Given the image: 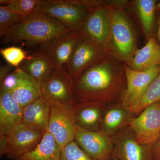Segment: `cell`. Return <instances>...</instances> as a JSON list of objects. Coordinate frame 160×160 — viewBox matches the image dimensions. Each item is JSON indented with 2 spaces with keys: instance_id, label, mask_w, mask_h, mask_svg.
Listing matches in <instances>:
<instances>
[{
  "instance_id": "cell-1",
  "label": "cell",
  "mask_w": 160,
  "mask_h": 160,
  "mask_svg": "<svg viewBox=\"0 0 160 160\" xmlns=\"http://www.w3.org/2000/svg\"><path fill=\"white\" fill-rule=\"evenodd\" d=\"M126 65L108 55L86 69L74 81L73 93L77 103L121 102L126 88Z\"/></svg>"
},
{
  "instance_id": "cell-2",
  "label": "cell",
  "mask_w": 160,
  "mask_h": 160,
  "mask_svg": "<svg viewBox=\"0 0 160 160\" xmlns=\"http://www.w3.org/2000/svg\"><path fill=\"white\" fill-rule=\"evenodd\" d=\"M71 30L57 20L37 12L12 27L4 37L6 41L17 42L26 41L41 45Z\"/></svg>"
},
{
  "instance_id": "cell-3",
  "label": "cell",
  "mask_w": 160,
  "mask_h": 160,
  "mask_svg": "<svg viewBox=\"0 0 160 160\" xmlns=\"http://www.w3.org/2000/svg\"><path fill=\"white\" fill-rule=\"evenodd\" d=\"M137 49L134 28L124 7L111 6L107 53L127 65L132 59Z\"/></svg>"
},
{
  "instance_id": "cell-4",
  "label": "cell",
  "mask_w": 160,
  "mask_h": 160,
  "mask_svg": "<svg viewBox=\"0 0 160 160\" xmlns=\"http://www.w3.org/2000/svg\"><path fill=\"white\" fill-rule=\"evenodd\" d=\"M44 132L22 122L9 135L0 136V156L15 160L34 149L42 138Z\"/></svg>"
},
{
  "instance_id": "cell-5",
  "label": "cell",
  "mask_w": 160,
  "mask_h": 160,
  "mask_svg": "<svg viewBox=\"0 0 160 160\" xmlns=\"http://www.w3.org/2000/svg\"><path fill=\"white\" fill-rule=\"evenodd\" d=\"M108 55L102 46L81 34L66 64L67 72L75 81L86 69L100 62Z\"/></svg>"
},
{
  "instance_id": "cell-6",
  "label": "cell",
  "mask_w": 160,
  "mask_h": 160,
  "mask_svg": "<svg viewBox=\"0 0 160 160\" xmlns=\"http://www.w3.org/2000/svg\"><path fill=\"white\" fill-rule=\"evenodd\" d=\"M48 130L62 148L74 141L77 130L74 105L51 103Z\"/></svg>"
},
{
  "instance_id": "cell-7",
  "label": "cell",
  "mask_w": 160,
  "mask_h": 160,
  "mask_svg": "<svg viewBox=\"0 0 160 160\" xmlns=\"http://www.w3.org/2000/svg\"><path fill=\"white\" fill-rule=\"evenodd\" d=\"M39 12L62 23L71 30L79 31L89 10L69 0H42Z\"/></svg>"
},
{
  "instance_id": "cell-8",
  "label": "cell",
  "mask_w": 160,
  "mask_h": 160,
  "mask_svg": "<svg viewBox=\"0 0 160 160\" xmlns=\"http://www.w3.org/2000/svg\"><path fill=\"white\" fill-rule=\"evenodd\" d=\"M74 80L63 67L55 68L51 75L41 84L42 95L50 103L77 104L73 93Z\"/></svg>"
},
{
  "instance_id": "cell-9",
  "label": "cell",
  "mask_w": 160,
  "mask_h": 160,
  "mask_svg": "<svg viewBox=\"0 0 160 160\" xmlns=\"http://www.w3.org/2000/svg\"><path fill=\"white\" fill-rule=\"evenodd\" d=\"M128 127L139 142L153 145L160 133V101L149 105L131 119Z\"/></svg>"
},
{
  "instance_id": "cell-10",
  "label": "cell",
  "mask_w": 160,
  "mask_h": 160,
  "mask_svg": "<svg viewBox=\"0 0 160 160\" xmlns=\"http://www.w3.org/2000/svg\"><path fill=\"white\" fill-rule=\"evenodd\" d=\"M79 147L95 160H112L113 137L104 132L89 131L78 127L74 140Z\"/></svg>"
},
{
  "instance_id": "cell-11",
  "label": "cell",
  "mask_w": 160,
  "mask_h": 160,
  "mask_svg": "<svg viewBox=\"0 0 160 160\" xmlns=\"http://www.w3.org/2000/svg\"><path fill=\"white\" fill-rule=\"evenodd\" d=\"M113 157L119 160H154L152 145L138 142L128 126L113 136Z\"/></svg>"
},
{
  "instance_id": "cell-12",
  "label": "cell",
  "mask_w": 160,
  "mask_h": 160,
  "mask_svg": "<svg viewBox=\"0 0 160 160\" xmlns=\"http://www.w3.org/2000/svg\"><path fill=\"white\" fill-rule=\"evenodd\" d=\"M160 72V65L146 71L132 70L125 66L126 88L121 102L122 106L130 110L142 98L152 81Z\"/></svg>"
},
{
  "instance_id": "cell-13",
  "label": "cell",
  "mask_w": 160,
  "mask_h": 160,
  "mask_svg": "<svg viewBox=\"0 0 160 160\" xmlns=\"http://www.w3.org/2000/svg\"><path fill=\"white\" fill-rule=\"evenodd\" d=\"M110 13L111 6H103L89 11L78 31L82 35L102 46L106 51L110 31Z\"/></svg>"
},
{
  "instance_id": "cell-14",
  "label": "cell",
  "mask_w": 160,
  "mask_h": 160,
  "mask_svg": "<svg viewBox=\"0 0 160 160\" xmlns=\"http://www.w3.org/2000/svg\"><path fill=\"white\" fill-rule=\"evenodd\" d=\"M80 36L78 31L71 30L41 45V51L51 60L55 68L63 67L67 64Z\"/></svg>"
},
{
  "instance_id": "cell-15",
  "label": "cell",
  "mask_w": 160,
  "mask_h": 160,
  "mask_svg": "<svg viewBox=\"0 0 160 160\" xmlns=\"http://www.w3.org/2000/svg\"><path fill=\"white\" fill-rule=\"evenodd\" d=\"M23 108L12 92L0 91V136H6L22 122Z\"/></svg>"
},
{
  "instance_id": "cell-16",
  "label": "cell",
  "mask_w": 160,
  "mask_h": 160,
  "mask_svg": "<svg viewBox=\"0 0 160 160\" xmlns=\"http://www.w3.org/2000/svg\"><path fill=\"white\" fill-rule=\"evenodd\" d=\"M133 117L130 110L124 108L120 102L106 104L101 119V131L113 137L128 126Z\"/></svg>"
},
{
  "instance_id": "cell-17",
  "label": "cell",
  "mask_w": 160,
  "mask_h": 160,
  "mask_svg": "<svg viewBox=\"0 0 160 160\" xmlns=\"http://www.w3.org/2000/svg\"><path fill=\"white\" fill-rule=\"evenodd\" d=\"M106 104L96 102L77 103L74 108L78 127L89 131H101V119Z\"/></svg>"
},
{
  "instance_id": "cell-18",
  "label": "cell",
  "mask_w": 160,
  "mask_h": 160,
  "mask_svg": "<svg viewBox=\"0 0 160 160\" xmlns=\"http://www.w3.org/2000/svg\"><path fill=\"white\" fill-rule=\"evenodd\" d=\"M51 106V103L41 96L23 108V122L33 129L47 131Z\"/></svg>"
},
{
  "instance_id": "cell-19",
  "label": "cell",
  "mask_w": 160,
  "mask_h": 160,
  "mask_svg": "<svg viewBox=\"0 0 160 160\" xmlns=\"http://www.w3.org/2000/svg\"><path fill=\"white\" fill-rule=\"evenodd\" d=\"M126 65L138 71H146L160 65V45L155 35L148 40L144 47L137 49L132 59Z\"/></svg>"
},
{
  "instance_id": "cell-20",
  "label": "cell",
  "mask_w": 160,
  "mask_h": 160,
  "mask_svg": "<svg viewBox=\"0 0 160 160\" xmlns=\"http://www.w3.org/2000/svg\"><path fill=\"white\" fill-rule=\"evenodd\" d=\"M19 68L41 84L51 75L55 69L51 60L41 51L29 56Z\"/></svg>"
},
{
  "instance_id": "cell-21",
  "label": "cell",
  "mask_w": 160,
  "mask_h": 160,
  "mask_svg": "<svg viewBox=\"0 0 160 160\" xmlns=\"http://www.w3.org/2000/svg\"><path fill=\"white\" fill-rule=\"evenodd\" d=\"M19 76L18 83L12 94L23 108L42 96V89L40 83L20 68Z\"/></svg>"
},
{
  "instance_id": "cell-22",
  "label": "cell",
  "mask_w": 160,
  "mask_h": 160,
  "mask_svg": "<svg viewBox=\"0 0 160 160\" xmlns=\"http://www.w3.org/2000/svg\"><path fill=\"white\" fill-rule=\"evenodd\" d=\"M62 149L53 136L46 131L34 149L14 160H60Z\"/></svg>"
},
{
  "instance_id": "cell-23",
  "label": "cell",
  "mask_w": 160,
  "mask_h": 160,
  "mask_svg": "<svg viewBox=\"0 0 160 160\" xmlns=\"http://www.w3.org/2000/svg\"><path fill=\"white\" fill-rule=\"evenodd\" d=\"M155 0H137L134 5L138 15L144 34L148 40L154 35L156 11Z\"/></svg>"
},
{
  "instance_id": "cell-24",
  "label": "cell",
  "mask_w": 160,
  "mask_h": 160,
  "mask_svg": "<svg viewBox=\"0 0 160 160\" xmlns=\"http://www.w3.org/2000/svg\"><path fill=\"white\" fill-rule=\"evenodd\" d=\"M160 101V72L150 84L142 98L130 109L133 116L140 114L147 106Z\"/></svg>"
},
{
  "instance_id": "cell-25",
  "label": "cell",
  "mask_w": 160,
  "mask_h": 160,
  "mask_svg": "<svg viewBox=\"0 0 160 160\" xmlns=\"http://www.w3.org/2000/svg\"><path fill=\"white\" fill-rule=\"evenodd\" d=\"M41 2L42 0H0L1 5L22 18L38 12Z\"/></svg>"
},
{
  "instance_id": "cell-26",
  "label": "cell",
  "mask_w": 160,
  "mask_h": 160,
  "mask_svg": "<svg viewBox=\"0 0 160 160\" xmlns=\"http://www.w3.org/2000/svg\"><path fill=\"white\" fill-rule=\"evenodd\" d=\"M23 18L9 10L6 6H0V37H3L12 27L22 22Z\"/></svg>"
},
{
  "instance_id": "cell-27",
  "label": "cell",
  "mask_w": 160,
  "mask_h": 160,
  "mask_svg": "<svg viewBox=\"0 0 160 160\" xmlns=\"http://www.w3.org/2000/svg\"><path fill=\"white\" fill-rule=\"evenodd\" d=\"M0 53L8 64L16 68H19L21 64L29 57L22 49L16 46L1 48Z\"/></svg>"
},
{
  "instance_id": "cell-28",
  "label": "cell",
  "mask_w": 160,
  "mask_h": 160,
  "mask_svg": "<svg viewBox=\"0 0 160 160\" xmlns=\"http://www.w3.org/2000/svg\"><path fill=\"white\" fill-rule=\"evenodd\" d=\"M60 160H95L85 153L74 142L62 148Z\"/></svg>"
},
{
  "instance_id": "cell-29",
  "label": "cell",
  "mask_w": 160,
  "mask_h": 160,
  "mask_svg": "<svg viewBox=\"0 0 160 160\" xmlns=\"http://www.w3.org/2000/svg\"><path fill=\"white\" fill-rule=\"evenodd\" d=\"M19 77V68H16L1 82V90L12 92L17 86Z\"/></svg>"
},
{
  "instance_id": "cell-30",
  "label": "cell",
  "mask_w": 160,
  "mask_h": 160,
  "mask_svg": "<svg viewBox=\"0 0 160 160\" xmlns=\"http://www.w3.org/2000/svg\"><path fill=\"white\" fill-rule=\"evenodd\" d=\"M70 2L76 4L88 9L89 11L105 6H110L111 1L99 0H69Z\"/></svg>"
},
{
  "instance_id": "cell-31",
  "label": "cell",
  "mask_w": 160,
  "mask_h": 160,
  "mask_svg": "<svg viewBox=\"0 0 160 160\" xmlns=\"http://www.w3.org/2000/svg\"><path fill=\"white\" fill-rule=\"evenodd\" d=\"M13 66L8 64L6 65H2L0 67V82H2L4 79L11 72Z\"/></svg>"
},
{
  "instance_id": "cell-32",
  "label": "cell",
  "mask_w": 160,
  "mask_h": 160,
  "mask_svg": "<svg viewBox=\"0 0 160 160\" xmlns=\"http://www.w3.org/2000/svg\"><path fill=\"white\" fill-rule=\"evenodd\" d=\"M152 151L154 160H160V133L157 139L152 145Z\"/></svg>"
},
{
  "instance_id": "cell-33",
  "label": "cell",
  "mask_w": 160,
  "mask_h": 160,
  "mask_svg": "<svg viewBox=\"0 0 160 160\" xmlns=\"http://www.w3.org/2000/svg\"><path fill=\"white\" fill-rule=\"evenodd\" d=\"M157 22V30L156 36L157 38L158 42L160 43V10L156 11Z\"/></svg>"
},
{
  "instance_id": "cell-34",
  "label": "cell",
  "mask_w": 160,
  "mask_h": 160,
  "mask_svg": "<svg viewBox=\"0 0 160 160\" xmlns=\"http://www.w3.org/2000/svg\"><path fill=\"white\" fill-rule=\"evenodd\" d=\"M156 11H159L160 10V2L159 3L156 4L155 6Z\"/></svg>"
},
{
  "instance_id": "cell-35",
  "label": "cell",
  "mask_w": 160,
  "mask_h": 160,
  "mask_svg": "<svg viewBox=\"0 0 160 160\" xmlns=\"http://www.w3.org/2000/svg\"><path fill=\"white\" fill-rule=\"evenodd\" d=\"M112 160H119L117 158L115 157H112Z\"/></svg>"
}]
</instances>
